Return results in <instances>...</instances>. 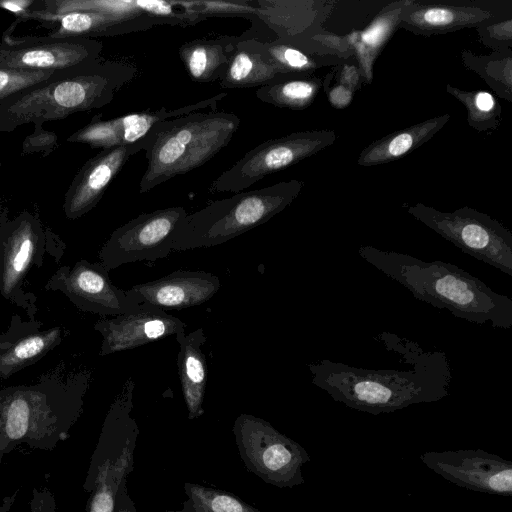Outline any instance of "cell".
<instances>
[{
  "mask_svg": "<svg viewBox=\"0 0 512 512\" xmlns=\"http://www.w3.org/2000/svg\"><path fill=\"white\" fill-rule=\"evenodd\" d=\"M294 77L300 76L284 74L272 63L259 40L241 37L219 84L226 89L259 88Z\"/></svg>",
  "mask_w": 512,
  "mask_h": 512,
  "instance_id": "603a6c76",
  "label": "cell"
},
{
  "mask_svg": "<svg viewBox=\"0 0 512 512\" xmlns=\"http://www.w3.org/2000/svg\"><path fill=\"white\" fill-rule=\"evenodd\" d=\"M137 69L125 62L98 61L62 71L57 76L20 92L0 104V132L101 108L131 82Z\"/></svg>",
  "mask_w": 512,
  "mask_h": 512,
  "instance_id": "3957f363",
  "label": "cell"
},
{
  "mask_svg": "<svg viewBox=\"0 0 512 512\" xmlns=\"http://www.w3.org/2000/svg\"><path fill=\"white\" fill-rule=\"evenodd\" d=\"M103 43L96 38L40 37L4 45L0 50V66L65 71L92 64L101 59Z\"/></svg>",
  "mask_w": 512,
  "mask_h": 512,
  "instance_id": "5bb4252c",
  "label": "cell"
},
{
  "mask_svg": "<svg viewBox=\"0 0 512 512\" xmlns=\"http://www.w3.org/2000/svg\"><path fill=\"white\" fill-rule=\"evenodd\" d=\"M303 181L290 180L216 200L187 214L180 223L173 250L223 244L266 223L300 194Z\"/></svg>",
  "mask_w": 512,
  "mask_h": 512,
  "instance_id": "8992f818",
  "label": "cell"
},
{
  "mask_svg": "<svg viewBox=\"0 0 512 512\" xmlns=\"http://www.w3.org/2000/svg\"><path fill=\"white\" fill-rule=\"evenodd\" d=\"M134 469V451H127L115 462L105 463L98 471L86 512H113L120 484Z\"/></svg>",
  "mask_w": 512,
  "mask_h": 512,
  "instance_id": "f1b7e54d",
  "label": "cell"
},
{
  "mask_svg": "<svg viewBox=\"0 0 512 512\" xmlns=\"http://www.w3.org/2000/svg\"><path fill=\"white\" fill-rule=\"evenodd\" d=\"M232 432L246 469L266 484L293 488L305 482L302 468L311 458L305 448L273 425L241 413Z\"/></svg>",
  "mask_w": 512,
  "mask_h": 512,
  "instance_id": "52a82bcc",
  "label": "cell"
},
{
  "mask_svg": "<svg viewBox=\"0 0 512 512\" xmlns=\"http://www.w3.org/2000/svg\"><path fill=\"white\" fill-rule=\"evenodd\" d=\"M407 211L462 252L512 277V233L497 220L469 207L443 212L417 203Z\"/></svg>",
  "mask_w": 512,
  "mask_h": 512,
  "instance_id": "ba28073f",
  "label": "cell"
},
{
  "mask_svg": "<svg viewBox=\"0 0 512 512\" xmlns=\"http://www.w3.org/2000/svg\"><path fill=\"white\" fill-rule=\"evenodd\" d=\"M240 118L231 112L197 111L156 124L141 141L147 160L139 192L147 193L208 162L231 141Z\"/></svg>",
  "mask_w": 512,
  "mask_h": 512,
  "instance_id": "5b68a950",
  "label": "cell"
},
{
  "mask_svg": "<svg viewBox=\"0 0 512 512\" xmlns=\"http://www.w3.org/2000/svg\"><path fill=\"white\" fill-rule=\"evenodd\" d=\"M462 59L467 68L478 73L500 96L511 101V56L478 57L463 51Z\"/></svg>",
  "mask_w": 512,
  "mask_h": 512,
  "instance_id": "d6a6232c",
  "label": "cell"
},
{
  "mask_svg": "<svg viewBox=\"0 0 512 512\" xmlns=\"http://www.w3.org/2000/svg\"><path fill=\"white\" fill-rule=\"evenodd\" d=\"M57 23L48 34L50 38L114 36L144 31L161 22L149 14H115L99 11H76L67 14L38 17Z\"/></svg>",
  "mask_w": 512,
  "mask_h": 512,
  "instance_id": "d6986e66",
  "label": "cell"
},
{
  "mask_svg": "<svg viewBox=\"0 0 512 512\" xmlns=\"http://www.w3.org/2000/svg\"><path fill=\"white\" fill-rule=\"evenodd\" d=\"M495 17L490 9L473 5L410 1L402 12L399 26L429 36L486 24Z\"/></svg>",
  "mask_w": 512,
  "mask_h": 512,
  "instance_id": "ffe728a7",
  "label": "cell"
},
{
  "mask_svg": "<svg viewBox=\"0 0 512 512\" xmlns=\"http://www.w3.org/2000/svg\"><path fill=\"white\" fill-rule=\"evenodd\" d=\"M187 214L176 206L138 215L112 232L99 251L100 263L109 271L127 263L167 257Z\"/></svg>",
  "mask_w": 512,
  "mask_h": 512,
  "instance_id": "30bf717a",
  "label": "cell"
},
{
  "mask_svg": "<svg viewBox=\"0 0 512 512\" xmlns=\"http://www.w3.org/2000/svg\"><path fill=\"white\" fill-rule=\"evenodd\" d=\"M33 4L34 2L32 1H4L0 2V7L15 13L22 12L24 16H26L28 14L29 6Z\"/></svg>",
  "mask_w": 512,
  "mask_h": 512,
  "instance_id": "ab89813d",
  "label": "cell"
},
{
  "mask_svg": "<svg viewBox=\"0 0 512 512\" xmlns=\"http://www.w3.org/2000/svg\"><path fill=\"white\" fill-rule=\"evenodd\" d=\"M143 151V143L103 149L90 158L72 180L65 196L63 211L75 220L92 210L129 158Z\"/></svg>",
  "mask_w": 512,
  "mask_h": 512,
  "instance_id": "2e32d148",
  "label": "cell"
},
{
  "mask_svg": "<svg viewBox=\"0 0 512 512\" xmlns=\"http://www.w3.org/2000/svg\"><path fill=\"white\" fill-rule=\"evenodd\" d=\"M28 512H56V500L52 491L47 487L33 488Z\"/></svg>",
  "mask_w": 512,
  "mask_h": 512,
  "instance_id": "e575fe53",
  "label": "cell"
},
{
  "mask_svg": "<svg viewBox=\"0 0 512 512\" xmlns=\"http://www.w3.org/2000/svg\"><path fill=\"white\" fill-rule=\"evenodd\" d=\"M449 119L446 113L386 135L367 145L357 162L370 167L394 161L429 141Z\"/></svg>",
  "mask_w": 512,
  "mask_h": 512,
  "instance_id": "d4e9b609",
  "label": "cell"
},
{
  "mask_svg": "<svg viewBox=\"0 0 512 512\" xmlns=\"http://www.w3.org/2000/svg\"><path fill=\"white\" fill-rule=\"evenodd\" d=\"M135 383L129 378L115 397L105 417L101 433L91 455L83 489L91 493L99 469L107 462H115L127 451H135L140 433L132 417Z\"/></svg>",
  "mask_w": 512,
  "mask_h": 512,
  "instance_id": "ac0fdd59",
  "label": "cell"
},
{
  "mask_svg": "<svg viewBox=\"0 0 512 512\" xmlns=\"http://www.w3.org/2000/svg\"><path fill=\"white\" fill-rule=\"evenodd\" d=\"M352 100V91L343 85L334 87L329 92V101L336 108H344Z\"/></svg>",
  "mask_w": 512,
  "mask_h": 512,
  "instance_id": "74e56055",
  "label": "cell"
},
{
  "mask_svg": "<svg viewBox=\"0 0 512 512\" xmlns=\"http://www.w3.org/2000/svg\"><path fill=\"white\" fill-rule=\"evenodd\" d=\"M482 29L488 31L486 35H481L482 39L489 38L492 41L497 40L501 43L507 41L509 45L511 44V19H507L506 21L497 24L484 26Z\"/></svg>",
  "mask_w": 512,
  "mask_h": 512,
  "instance_id": "d590c367",
  "label": "cell"
},
{
  "mask_svg": "<svg viewBox=\"0 0 512 512\" xmlns=\"http://www.w3.org/2000/svg\"><path fill=\"white\" fill-rule=\"evenodd\" d=\"M226 96L227 93L222 92L199 102L172 110L163 107L154 111L148 110L117 117L121 145H131L141 142L150 130L162 121L197 111H203L207 108L216 110L218 102Z\"/></svg>",
  "mask_w": 512,
  "mask_h": 512,
  "instance_id": "4316f807",
  "label": "cell"
},
{
  "mask_svg": "<svg viewBox=\"0 0 512 512\" xmlns=\"http://www.w3.org/2000/svg\"><path fill=\"white\" fill-rule=\"evenodd\" d=\"M333 130L294 132L267 140L248 151L210 185L211 193H239L264 177L286 169L334 143Z\"/></svg>",
  "mask_w": 512,
  "mask_h": 512,
  "instance_id": "9c48e42d",
  "label": "cell"
},
{
  "mask_svg": "<svg viewBox=\"0 0 512 512\" xmlns=\"http://www.w3.org/2000/svg\"><path fill=\"white\" fill-rule=\"evenodd\" d=\"M359 80V72L356 67L348 65L344 66L340 76V85H343L353 91L354 89H358Z\"/></svg>",
  "mask_w": 512,
  "mask_h": 512,
  "instance_id": "f35d334b",
  "label": "cell"
},
{
  "mask_svg": "<svg viewBox=\"0 0 512 512\" xmlns=\"http://www.w3.org/2000/svg\"><path fill=\"white\" fill-rule=\"evenodd\" d=\"M241 37L209 36L180 46L179 57L190 78L199 83L220 80Z\"/></svg>",
  "mask_w": 512,
  "mask_h": 512,
  "instance_id": "cb8c5ba5",
  "label": "cell"
},
{
  "mask_svg": "<svg viewBox=\"0 0 512 512\" xmlns=\"http://www.w3.org/2000/svg\"><path fill=\"white\" fill-rule=\"evenodd\" d=\"M88 377L64 383L47 378L35 385L0 390V463L20 445L53 450L66 440L83 410Z\"/></svg>",
  "mask_w": 512,
  "mask_h": 512,
  "instance_id": "277c9868",
  "label": "cell"
},
{
  "mask_svg": "<svg viewBox=\"0 0 512 512\" xmlns=\"http://www.w3.org/2000/svg\"><path fill=\"white\" fill-rule=\"evenodd\" d=\"M411 0L397 1L385 7L375 19L361 32H354L349 42L355 49L366 80L373 75L374 61L390 39L405 7Z\"/></svg>",
  "mask_w": 512,
  "mask_h": 512,
  "instance_id": "484cf974",
  "label": "cell"
},
{
  "mask_svg": "<svg viewBox=\"0 0 512 512\" xmlns=\"http://www.w3.org/2000/svg\"><path fill=\"white\" fill-rule=\"evenodd\" d=\"M321 89L319 78L300 76L259 87L256 97L279 108L302 110L312 104Z\"/></svg>",
  "mask_w": 512,
  "mask_h": 512,
  "instance_id": "83f0119b",
  "label": "cell"
},
{
  "mask_svg": "<svg viewBox=\"0 0 512 512\" xmlns=\"http://www.w3.org/2000/svg\"><path fill=\"white\" fill-rule=\"evenodd\" d=\"M186 499L177 510L164 512H263L230 492L186 482Z\"/></svg>",
  "mask_w": 512,
  "mask_h": 512,
  "instance_id": "f546056e",
  "label": "cell"
},
{
  "mask_svg": "<svg viewBox=\"0 0 512 512\" xmlns=\"http://www.w3.org/2000/svg\"><path fill=\"white\" fill-rule=\"evenodd\" d=\"M113 512H137L135 503L128 493L127 479L118 488Z\"/></svg>",
  "mask_w": 512,
  "mask_h": 512,
  "instance_id": "8d00e7d4",
  "label": "cell"
},
{
  "mask_svg": "<svg viewBox=\"0 0 512 512\" xmlns=\"http://www.w3.org/2000/svg\"><path fill=\"white\" fill-rule=\"evenodd\" d=\"M179 343L177 368L188 419L194 420L204 414L203 403L207 383V362L202 346L206 341L203 328L188 334L177 333Z\"/></svg>",
  "mask_w": 512,
  "mask_h": 512,
  "instance_id": "7402d4cb",
  "label": "cell"
},
{
  "mask_svg": "<svg viewBox=\"0 0 512 512\" xmlns=\"http://www.w3.org/2000/svg\"><path fill=\"white\" fill-rule=\"evenodd\" d=\"M61 72L0 66V104L20 92L57 76Z\"/></svg>",
  "mask_w": 512,
  "mask_h": 512,
  "instance_id": "836d02e7",
  "label": "cell"
},
{
  "mask_svg": "<svg viewBox=\"0 0 512 512\" xmlns=\"http://www.w3.org/2000/svg\"><path fill=\"white\" fill-rule=\"evenodd\" d=\"M259 46L282 73L290 76H307L322 65L316 57L308 55L297 43L290 40H259Z\"/></svg>",
  "mask_w": 512,
  "mask_h": 512,
  "instance_id": "4dcf8cb0",
  "label": "cell"
},
{
  "mask_svg": "<svg viewBox=\"0 0 512 512\" xmlns=\"http://www.w3.org/2000/svg\"><path fill=\"white\" fill-rule=\"evenodd\" d=\"M425 466L468 490L512 495V462L482 449L430 451L420 455Z\"/></svg>",
  "mask_w": 512,
  "mask_h": 512,
  "instance_id": "8fae6325",
  "label": "cell"
},
{
  "mask_svg": "<svg viewBox=\"0 0 512 512\" xmlns=\"http://www.w3.org/2000/svg\"><path fill=\"white\" fill-rule=\"evenodd\" d=\"M405 342L397 367L365 368L328 359L308 365L312 383L349 408L378 415L449 395L451 367L441 351Z\"/></svg>",
  "mask_w": 512,
  "mask_h": 512,
  "instance_id": "6da1fadb",
  "label": "cell"
},
{
  "mask_svg": "<svg viewBox=\"0 0 512 512\" xmlns=\"http://www.w3.org/2000/svg\"><path fill=\"white\" fill-rule=\"evenodd\" d=\"M2 47H3V44H0V50H1Z\"/></svg>",
  "mask_w": 512,
  "mask_h": 512,
  "instance_id": "b9f144b4",
  "label": "cell"
},
{
  "mask_svg": "<svg viewBox=\"0 0 512 512\" xmlns=\"http://www.w3.org/2000/svg\"><path fill=\"white\" fill-rule=\"evenodd\" d=\"M47 237L38 217L24 211L13 219L0 216V294L18 303L21 286L36 263H40Z\"/></svg>",
  "mask_w": 512,
  "mask_h": 512,
  "instance_id": "7c38bea8",
  "label": "cell"
},
{
  "mask_svg": "<svg viewBox=\"0 0 512 512\" xmlns=\"http://www.w3.org/2000/svg\"><path fill=\"white\" fill-rule=\"evenodd\" d=\"M218 276L205 271L176 270L157 280L136 284L125 290L138 304L164 311L194 307L210 300L220 289Z\"/></svg>",
  "mask_w": 512,
  "mask_h": 512,
  "instance_id": "e0dca14e",
  "label": "cell"
},
{
  "mask_svg": "<svg viewBox=\"0 0 512 512\" xmlns=\"http://www.w3.org/2000/svg\"><path fill=\"white\" fill-rule=\"evenodd\" d=\"M46 289L60 291L80 310L101 316L125 314L140 305L112 283L108 270L100 262L84 259L73 267L59 268Z\"/></svg>",
  "mask_w": 512,
  "mask_h": 512,
  "instance_id": "4fadbf2b",
  "label": "cell"
},
{
  "mask_svg": "<svg viewBox=\"0 0 512 512\" xmlns=\"http://www.w3.org/2000/svg\"><path fill=\"white\" fill-rule=\"evenodd\" d=\"M185 328L179 318L146 304L113 318H101L94 325L103 337L101 356L134 349L176 335Z\"/></svg>",
  "mask_w": 512,
  "mask_h": 512,
  "instance_id": "9a60e30c",
  "label": "cell"
},
{
  "mask_svg": "<svg viewBox=\"0 0 512 512\" xmlns=\"http://www.w3.org/2000/svg\"><path fill=\"white\" fill-rule=\"evenodd\" d=\"M446 90L466 108L468 123L476 130L496 129L500 123L501 107L492 94L485 91H466L450 84Z\"/></svg>",
  "mask_w": 512,
  "mask_h": 512,
  "instance_id": "1f68e13d",
  "label": "cell"
},
{
  "mask_svg": "<svg viewBox=\"0 0 512 512\" xmlns=\"http://www.w3.org/2000/svg\"><path fill=\"white\" fill-rule=\"evenodd\" d=\"M358 253L423 302L471 323L512 327V300L451 263L425 261L369 245L361 246Z\"/></svg>",
  "mask_w": 512,
  "mask_h": 512,
  "instance_id": "7a4b0ae2",
  "label": "cell"
},
{
  "mask_svg": "<svg viewBox=\"0 0 512 512\" xmlns=\"http://www.w3.org/2000/svg\"><path fill=\"white\" fill-rule=\"evenodd\" d=\"M19 489L14 491L12 494L5 496L0 501V512H9L12 506L14 505L16 498L18 496Z\"/></svg>",
  "mask_w": 512,
  "mask_h": 512,
  "instance_id": "60d3db41",
  "label": "cell"
},
{
  "mask_svg": "<svg viewBox=\"0 0 512 512\" xmlns=\"http://www.w3.org/2000/svg\"><path fill=\"white\" fill-rule=\"evenodd\" d=\"M25 323L22 329L13 324L10 331L0 336V378L6 379L12 374L27 367L56 347L62 340L59 327L40 330L37 324Z\"/></svg>",
  "mask_w": 512,
  "mask_h": 512,
  "instance_id": "44dd1931",
  "label": "cell"
}]
</instances>
